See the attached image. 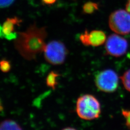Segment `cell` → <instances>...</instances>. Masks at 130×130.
<instances>
[{
  "label": "cell",
  "mask_w": 130,
  "mask_h": 130,
  "mask_svg": "<svg viewBox=\"0 0 130 130\" xmlns=\"http://www.w3.org/2000/svg\"><path fill=\"white\" fill-rule=\"evenodd\" d=\"M18 34V37L14 40V45L24 58L32 60L44 52L47 35L45 27H38L34 22L26 30Z\"/></svg>",
  "instance_id": "cell-1"
},
{
  "label": "cell",
  "mask_w": 130,
  "mask_h": 130,
  "mask_svg": "<svg viewBox=\"0 0 130 130\" xmlns=\"http://www.w3.org/2000/svg\"><path fill=\"white\" fill-rule=\"evenodd\" d=\"M76 110L78 116L84 120L98 118L101 112V105L98 99L90 94L79 97L77 101Z\"/></svg>",
  "instance_id": "cell-2"
},
{
  "label": "cell",
  "mask_w": 130,
  "mask_h": 130,
  "mask_svg": "<svg viewBox=\"0 0 130 130\" xmlns=\"http://www.w3.org/2000/svg\"><path fill=\"white\" fill-rule=\"evenodd\" d=\"M68 51L64 43L54 40L49 42L44 50V58L47 62L53 65H60L65 62Z\"/></svg>",
  "instance_id": "cell-3"
},
{
  "label": "cell",
  "mask_w": 130,
  "mask_h": 130,
  "mask_svg": "<svg viewBox=\"0 0 130 130\" xmlns=\"http://www.w3.org/2000/svg\"><path fill=\"white\" fill-rule=\"evenodd\" d=\"M95 84L99 90L107 93L115 92L118 87L119 79L113 70L107 69L98 73L95 77Z\"/></svg>",
  "instance_id": "cell-4"
},
{
  "label": "cell",
  "mask_w": 130,
  "mask_h": 130,
  "mask_svg": "<svg viewBox=\"0 0 130 130\" xmlns=\"http://www.w3.org/2000/svg\"><path fill=\"white\" fill-rule=\"evenodd\" d=\"M130 13V12H129ZM128 11L118 10L109 16L108 24L114 32L125 35L130 33V14Z\"/></svg>",
  "instance_id": "cell-5"
},
{
  "label": "cell",
  "mask_w": 130,
  "mask_h": 130,
  "mask_svg": "<svg viewBox=\"0 0 130 130\" xmlns=\"http://www.w3.org/2000/svg\"><path fill=\"white\" fill-rule=\"evenodd\" d=\"M128 47V42L125 39L117 34L110 35L107 38L105 45L107 53L115 57L124 55Z\"/></svg>",
  "instance_id": "cell-6"
},
{
  "label": "cell",
  "mask_w": 130,
  "mask_h": 130,
  "mask_svg": "<svg viewBox=\"0 0 130 130\" xmlns=\"http://www.w3.org/2000/svg\"><path fill=\"white\" fill-rule=\"evenodd\" d=\"M22 20L18 17L7 18L1 27V37L8 40L16 39L18 34L14 31L15 26H19Z\"/></svg>",
  "instance_id": "cell-7"
},
{
  "label": "cell",
  "mask_w": 130,
  "mask_h": 130,
  "mask_svg": "<svg viewBox=\"0 0 130 130\" xmlns=\"http://www.w3.org/2000/svg\"><path fill=\"white\" fill-rule=\"evenodd\" d=\"M106 41L105 33L101 30H94L89 33L90 45L96 47L102 45Z\"/></svg>",
  "instance_id": "cell-8"
},
{
  "label": "cell",
  "mask_w": 130,
  "mask_h": 130,
  "mask_svg": "<svg viewBox=\"0 0 130 130\" xmlns=\"http://www.w3.org/2000/svg\"><path fill=\"white\" fill-rule=\"evenodd\" d=\"M0 130H23L21 126L15 121L7 119L1 123Z\"/></svg>",
  "instance_id": "cell-9"
},
{
  "label": "cell",
  "mask_w": 130,
  "mask_h": 130,
  "mask_svg": "<svg viewBox=\"0 0 130 130\" xmlns=\"http://www.w3.org/2000/svg\"><path fill=\"white\" fill-rule=\"evenodd\" d=\"M57 72L52 71L47 76L46 80L47 86L53 89H55L57 85V79L60 76Z\"/></svg>",
  "instance_id": "cell-10"
},
{
  "label": "cell",
  "mask_w": 130,
  "mask_h": 130,
  "mask_svg": "<svg viewBox=\"0 0 130 130\" xmlns=\"http://www.w3.org/2000/svg\"><path fill=\"white\" fill-rule=\"evenodd\" d=\"M98 9V5L96 3L88 2L83 6V11L84 14H92Z\"/></svg>",
  "instance_id": "cell-11"
},
{
  "label": "cell",
  "mask_w": 130,
  "mask_h": 130,
  "mask_svg": "<svg viewBox=\"0 0 130 130\" xmlns=\"http://www.w3.org/2000/svg\"><path fill=\"white\" fill-rule=\"evenodd\" d=\"M121 79L125 89L130 92V69L126 71L121 76Z\"/></svg>",
  "instance_id": "cell-12"
},
{
  "label": "cell",
  "mask_w": 130,
  "mask_h": 130,
  "mask_svg": "<svg viewBox=\"0 0 130 130\" xmlns=\"http://www.w3.org/2000/svg\"><path fill=\"white\" fill-rule=\"evenodd\" d=\"M0 66L1 70L2 71V72L4 73L9 72L11 69V65L9 61L5 59L1 60Z\"/></svg>",
  "instance_id": "cell-13"
},
{
  "label": "cell",
  "mask_w": 130,
  "mask_h": 130,
  "mask_svg": "<svg viewBox=\"0 0 130 130\" xmlns=\"http://www.w3.org/2000/svg\"><path fill=\"white\" fill-rule=\"evenodd\" d=\"M79 39L81 42L86 46H90L89 41V33L87 30H85L84 32L79 37Z\"/></svg>",
  "instance_id": "cell-14"
},
{
  "label": "cell",
  "mask_w": 130,
  "mask_h": 130,
  "mask_svg": "<svg viewBox=\"0 0 130 130\" xmlns=\"http://www.w3.org/2000/svg\"><path fill=\"white\" fill-rule=\"evenodd\" d=\"M121 114L125 120V125L130 130V109H122Z\"/></svg>",
  "instance_id": "cell-15"
},
{
  "label": "cell",
  "mask_w": 130,
  "mask_h": 130,
  "mask_svg": "<svg viewBox=\"0 0 130 130\" xmlns=\"http://www.w3.org/2000/svg\"><path fill=\"white\" fill-rule=\"evenodd\" d=\"M14 0H0L1 8H6L10 6L14 2Z\"/></svg>",
  "instance_id": "cell-16"
},
{
  "label": "cell",
  "mask_w": 130,
  "mask_h": 130,
  "mask_svg": "<svg viewBox=\"0 0 130 130\" xmlns=\"http://www.w3.org/2000/svg\"><path fill=\"white\" fill-rule=\"evenodd\" d=\"M42 1L45 5H52L55 3L56 0H42Z\"/></svg>",
  "instance_id": "cell-17"
},
{
  "label": "cell",
  "mask_w": 130,
  "mask_h": 130,
  "mask_svg": "<svg viewBox=\"0 0 130 130\" xmlns=\"http://www.w3.org/2000/svg\"><path fill=\"white\" fill-rule=\"evenodd\" d=\"M126 10L130 13V0H128L126 5Z\"/></svg>",
  "instance_id": "cell-18"
},
{
  "label": "cell",
  "mask_w": 130,
  "mask_h": 130,
  "mask_svg": "<svg viewBox=\"0 0 130 130\" xmlns=\"http://www.w3.org/2000/svg\"><path fill=\"white\" fill-rule=\"evenodd\" d=\"M77 130L76 129H75L74 128H72V127H67L64 128L63 130Z\"/></svg>",
  "instance_id": "cell-19"
}]
</instances>
